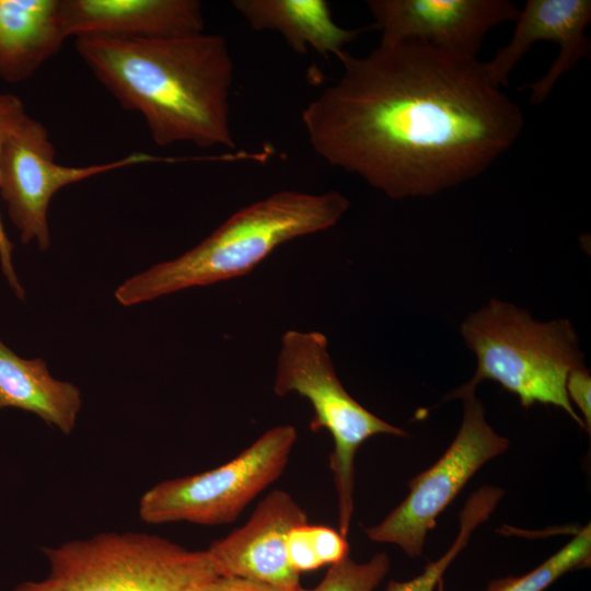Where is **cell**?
<instances>
[{"mask_svg":"<svg viewBox=\"0 0 591 591\" xmlns=\"http://www.w3.org/2000/svg\"><path fill=\"white\" fill-rule=\"evenodd\" d=\"M67 38L61 0H0V79L28 80Z\"/></svg>","mask_w":591,"mask_h":591,"instance_id":"5bb4252c","label":"cell"},{"mask_svg":"<svg viewBox=\"0 0 591 591\" xmlns=\"http://www.w3.org/2000/svg\"><path fill=\"white\" fill-rule=\"evenodd\" d=\"M590 21V0H528L515 20L510 42L485 62L490 81L498 88L507 86L512 69L533 44L553 42L559 53L547 72L520 88L530 91L531 104L544 102L557 81L589 56L590 40L586 28Z\"/></svg>","mask_w":591,"mask_h":591,"instance_id":"7c38bea8","label":"cell"},{"mask_svg":"<svg viewBox=\"0 0 591 591\" xmlns=\"http://www.w3.org/2000/svg\"><path fill=\"white\" fill-rule=\"evenodd\" d=\"M505 491L499 487L483 486L473 493L460 512V530L449 549L424 571L407 581L391 580L386 591H434L453 560L467 545L472 533L493 513Z\"/></svg>","mask_w":591,"mask_h":591,"instance_id":"e0dca14e","label":"cell"},{"mask_svg":"<svg viewBox=\"0 0 591 591\" xmlns=\"http://www.w3.org/2000/svg\"><path fill=\"white\" fill-rule=\"evenodd\" d=\"M232 5L251 28L279 33L299 54L311 48L324 57L340 59L345 46L360 33L337 25L324 0H234Z\"/></svg>","mask_w":591,"mask_h":591,"instance_id":"9a60e30c","label":"cell"},{"mask_svg":"<svg viewBox=\"0 0 591 591\" xmlns=\"http://www.w3.org/2000/svg\"><path fill=\"white\" fill-rule=\"evenodd\" d=\"M48 575L12 591H198L219 577L207 549L146 532H103L44 547Z\"/></svg>","mask_w":591,"mask_h":591,"instance_id":"5b68a950","label":"cell"},{"mask_svg":"<svg viewBox=\"0 0 591 591\" xmlns=\"http://www.w3.org/2000/svg\"><path fill=\"white\" fill-rule=\"evenodd\" d=\"M81 405V392L74 384L55 379L40 358H21L0 339V410L33 413L69 434L76 428Z\"/></svg>","mask_w":591,"mask_h":591,"instance_id":"2e32d148","label":"cell"},{"mask_svg":"<svg viewBox=\"0 0 591 591\" xmlns=\"http://www.w3.org/2000/svg\"><path fill=\"white\" fill-rule=\"evenodd\" d=\"M462 401L463 419L455 438L433 465L409 480L406 498L380 523L366 529L372 542L397 545L413 558L420 556L441 512L483 465L509 448V440L487 422L483 403L475 395Z\"/></svg>","mask_w":591,"mask_h":591,"instance_id":"ba28073f","label":"cell"},{"mask_svg":"<svg viewBox=\"0 0 591 591\" xmlns=\"http://www.w3.org/2000/svg\"><path fill=\"white\" fill-rule=\"evenodd\" d=\"M308 523L305 510L282 489L263 498L245 524L207 548L220 576L240 577L283 591L301 588L300 575L289 565V532Z\"/></svg>","mask_w":591,"mask_h":591,"instance_id":"8fae6325","label":"cell"},{"mask_svg":"<svg viewBox=\"0 0 591 591\" xmlns=\"http://www.w3.org/2000/svg\"><path fill=\"white\" fill-rule=\"evenodd\" d=\"M591 526L588 524L573 538L540 566L519 577L493 580L485 591H544L558 578L573 569L590 567Z\"/></svg>","mask_w":591,"mask_h":591,"instance_id":"ac0fdd59","label":"cell"},{"mask_svg":"<svg viewBox=\"0 0 591 591\" xmlns=\"http://www.w3.org/2000/svg\"><path fill=\"white\" fill-rule=\"evenodd\" d=\"M367 5L381 46L419 40L466 59H476L491 28L520 13L508 0H369Z\"/></svg>","mask_w":591,"mask_h":591,"instance_id":"30bf717a","label":"cell"},{"mask_svg":"<svg viewBox=\"0 0 591 591\" xmlns=\"http://www.w3.org/2000/svg\"><path fill=\"white\" fill-rule=\"evenodd\" d=\"M350 207L337 190L277 192L231 215L198 245L127 279L115 290L125 306L244 276L278 246L335 225Z\"/></svg>","mask_w":591,"mask_h":591,"instance_id":"3957f363","label":"cell"},{"mask_svg":"<svg viewBox=\"0 0 591 591\" xmlns=\"http://www.w3.org/2000/svg\"><path fill=\"white\" fill-rule=\"evenodd\" d=\"M80 58L161 147L235 148L230 125L234 65L220 35L76 38Z\"/></svg>","mask_w":591,"mask_h":591,"instance_id":"7a4b0ae2","label":"cell"},{"mask_svg":"<svg viewBox=\"0 0 591 591\" xmlns=\"http://www.w3.org/2000/svg\"><path fill=\"white\" fill-rule=\"evenodd\" d=\"M461 333L476 355L477 368L445 399L474 395L480 382L491 380L517 395L522 406H557L587 430L566 392L568 374L583 366L579 339L568 320L537 322L528 311L491 299L463 321Z\"/></svg>","mask_w":591,"mask_h":591,"instance_id":"277c9868","label":"cell"},{"mask_svg":"<svg viewBox=\"0 0 591 591\" xmlns=\"http://www.w3.org/2000/svg\"><path fill=\"white\" fill-rule=\"evenodd\" d=\"M297 439L294 426H275L216 468L162 480L141 496L139 518L150 524L189 522L218 526L232 523L281 476Z\"/></svg>","mask_w":591,"mask_h":591,"instance_id":"52a82bcc","label":"cell"},{"mask_svg":"<svg viewBox=\"0 0 591 591\" xmlns=\"http://www.w3.org/2000/svg\"><path fill=\"white\" fill-rule=\"evenodd\" d=\"M46 127L26 116L7 137L0 152V196L23 243L35 242L45 251L50 245L48 209L55 194L65 186L135 164L174 161L134 152L121 159L84 166L62 165Z\"/></svg>","mask_w":591,"mask_h":591,"instance_id":"9c48e42d","label":"cell"},{"mask_svg":"<svg viewBox=\"0 0 591 591\" xmlns=\"http://www.w3.org/2000/svg\"><path fill=\"white\" fill-rule=\"evenodd\" d=\"M304 533L312 554L321 567L333 566L349 557L347 537L326 525L304 524Z\"/></svg>","mask_w":591,"mask_h":591,"instance_id":"44dd1931","label":"cell"},{"mask_svg":"<svg viewBox=\"0 0 591 591\" xmlns=\"http://www.w3.org/2000/svg\"><path fill=\"white\" fill-rule=\"evenodd\" d=\"M27 116L21 99L13 94L0 93V152L9 134ZM13 245L0 218V263L4 276L19 297L24 296L12 263Z\"/></svg>","mask_w":591,"mask_h":591,"instance_id":"ffe728a7","label":"cell"},{"mask_svg":"<svg viewBox=\"0 0 591 591\" xmlns=\"http://www.w3.org/2000/svg\"><path fill=\"white\" fill-rule=\"evenodd\" d=\"M434 591H444V584L442 579L438 582Z\"/></svg>","mask_w":591,"mask_h":591,"instance_id":"cb8c5ba5","label":"cell"},{"mask_svg":"<svg viewBox=\"0 0 591 591\" xmlns=\"http://www.w3.org/2000/svg\"><path fill=\"white\" fill-rule=\"evenodd\" d=\"M67 37H174L202 33L197 0H61Z\"/></svg>","mask_w":591,"mask_h":591,"instance_id":"4fadbf2b","label":"cell"},{"mask_svg":"<svg viewBox=\"0 0 591 591\" xmlns=\"http://www.w3.org/2000/svg\"><path fill=\"white\" fill-rule=\"evenodd\" d=\"M198 591H283L273 586L233 576H219Z\"/></svg>","mask_w":591,"mask_h":591,"instance_id":"603a6c76","label":"cell"},{"mask_svg":"<svg viewBox=\"0 0 591 591\" xmlns=\"http://www.w3.org/2000/svg\"><path fill=\"white\" fill-rule=\"evenodd\" d=\"M390 566L385 553H378L366 563H356L347 557L331 566L316 587H301L298 591H373L389 572Z\"/></svg>","mask_w":591,"mask_h":591,"instance_id":"d6986e66","label":"cell"},{"mask_svg":"<svg viewBox=\"0 0 591 591\" xmlns=\"http://www.w3.org/2000/svg\"><path fill=\"white\" fill-rule=\"evenodd\" d=\"M566 392L569 401L579 407L587 431L591 428V375L582 366L570 371L566 381Z\"/></svg>","mask_w":591,"mask_h":591,"instance_id":"7402d4cb","label":"cell"},{"mask_svg":"<svg viewBox=\"0 0 591 591\" xmlns=\"http://www.w3.org/2000/svg\"><path fill=\"white\" fill-rule=\"evenodd\" d=\"M302 111L315 153L393 199L432 196L485 172L520 136L521 107L485 62L406 40L362 57Z\"/></svg>","mask_w":591,"mask_h":591,"instance_id":"6da1fadb","label":"cell"},{"mask_svg":"<svg viewBox=\"0 0 591 591\" xmlns=\"http://www.w3.org/2000/svg\"><path fill=\"white\" fill-rule=\"evenodd\" d=\"M327 347V337L318 331H287L277 357L274 392L277 396L296 393L305 398L313 410L310 429L327 430L331 434L334 449L329 468L337 493L338 531L347 537L359 448L378 434L406 437L407 432L372 414L346 391Z\"/></svg>","mask_w":591,"mask_h":591,"instance_id":"8992f818","label":"cell"}]
</instances>
